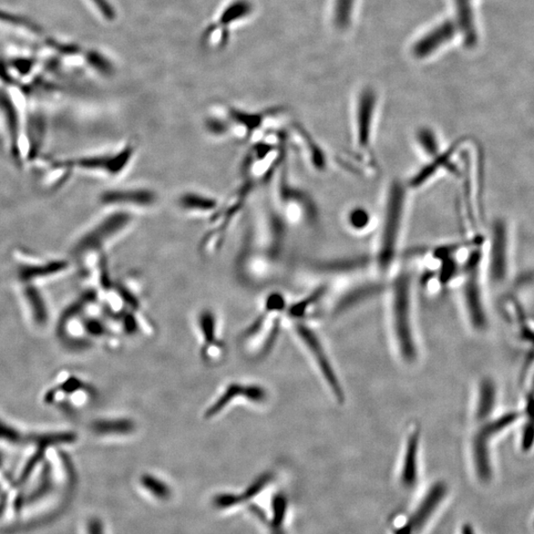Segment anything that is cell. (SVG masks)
<instances>
[{
  "mask_svg": "<svg viewBox=\"0 0 534 534\" xmlns=\"http://www.w3.org/2000/svg\"><path fill=\"white\" fill-rule=\"evenodd\" d=\"M420 434L419 428H414L409 434L406 441L400 483L406 489H412L417 485L419 477V451Z\"/></svg>",
  "mask_w": 534,
  "mask_h": 534,
  "instance_id": "obj_16",
  "label": "cell"
},
{
  "mask_svg": "<svg viewBox=\"0 0 534 534\" xmlns=\"http://www.w3.org/2000/svg\"><path fill=\"white\" fill-rule=\"evenodd\" d=\"M520 418L521 414L519 412H510L495 419L491 418L487 422L481 424L477 431L492 440L511 426L515 425Z\"/></svg>",
  "mask_w": 534,
  "mask_h": 534,
  "instance_id": "obj_20",
  "label": "cell"
},
{
  "mask_svg": "<svg viewBox=\"0 0 534 534\" xmlns=\"http://www.w3.org/2000/svg\"><path fill=\"white\" fill-rule=\"evenodd\" d=\"M455 19L441 20L419 35L410 45V55L416 60H428L448 46L459 34Z\"/></svg>",
  "mask_w": 534,
  "mask_h": 534,
  "instance_id": "obj_8",
  "label": "cell"
},
{
  "mask_svg": "<svg viewBox=\"0 0 534 534\" xmlns=\"http://www.w3.org/2000/svg\"><path fill=\"white\" fill-rule=\"evenodd\" d=\"M380 290H382V287L378 284H365L356 287V289L347 292L341 298V300L336 305L335 311L337 314L344 313L357 304L369 299Z\"/></svg>",
  "mask_w": 534,
  "mask_h": 534,
  "instance_id": "obj_19",
  "label": "cell"
},
{
  "mask_svg": "<svg viewBox=\"0 0 534 534\" xmlns=\"http://www.w3.org/2000/svg\"><path fill=\"white\" fill-rule=\"evenodd\" d=\"M497 398L498 389L494 380L490 377L481 379L475 406V419L479 425L492 418L497 405Z\"/></svg>",
  "mask_w": 534,
  "mask_h": 534,
  "instance_id": "obj_17",
  "label": "cell"
},
{
  "mask_svg": "<svg viewBox=\"0 0 534 534\" xmlns=\"http://www.w3.org/2000/svg\"><path fill=\"white\" fill-rule=\"evenodd\" d=\"M69 269V262L63 260L49 261L45 263L28 265L23 270V280L30 281L55 275Z\"/></svg>",
  "mask_w": 534,
  "mask_h": 534,
  "instance_id": "obj_21",
  "label": "cell"
},
{
  "mask_svg": "<svg viewBox=\"0 0 534 534\" xmlns=\"http://www.w3.org/2000/svg\"><path fill=\"white\" fill-rule=\"evenodd\" d=\"M461 534H475L474 528L469 525H465L461 529Z\"/></svg>",
  "mask_w": 534,
  "mask_h": 534,
  "instance_id": "obj_31",
  "label": "cell"
},
{
  "mask_svg": "<svg viewBox=\"0 0 534 534\" xmlns=\"http://www.w3.org/2000/svg\"><path fill=\"white\" fill-rule=\"evenodd\" d=\"M26 295L29 298L31 306H32L33 308V311L37 318V320L40 322L45 321L47 318L45 305L42 301V298H41L38 291L32 289H29L26 291Z\"/></svg>",
  "mask_w": 534,
  "mask_h": 534,
  "instance_id": "obj_28",
  "label": "cell"
},
{
  "mask_svg": "<svg viewBox=\"0 0 534 534\" xmlns=\"http://www.w3.org/2000/svg\"><path fill=\"white\" fill-rule=\"evenodd\" d=\"M394 330L399 351L407 363L417 358V346L412 327V277L400 273L392 286Z\"/></svg>",
  "mask_w": 534,
  "mask_h": 534,
  "instance_id": "obj_2",
  "label": "cell"
},
{
  "mask_svg": "<svg viewBox=\"0 0 534 534\" xmlns=\"http://www.w3.org/2000/svg\"><path fill=\"white\" fill-rule=\"evenodd\" d=\"M158 201V193L148 188L113 189L99 195V202L105 207L131 213L150 210L156 207Z\"/></svg>",
  "mask_w": 534,
  "mask_h": 534,
  "instance_id": "obj_7",
  "label": "cell"
},
{
  "mask_svg": "<svg viewBox=\"0 0 534 534\" xmlns=\"http://www.w3.org/2000/svg\"><path fill=\"white\" fill-rule=\"evenodd\" d=\"M481 253L476 251L469 256L465 270L466 281L464 286V297L466 313L472 327L476 331H484L487 327V315L478 277Z\"/></svg>",
  "mask_w": 534,
  "mask_h": 534,
  "instance_id": "obj_6",
  "label": "cell"
},
{
  "mask_svg": "<svg viewBox=\"0 0 534 534\" xmlns=\"http://www.w3.org/2000/svg\"><path fill=\"white\" fill-rule=\"evenodd\" d=\"M491 440L476 431L472 439V460L477 478L484 484H488L493 478L491 454Z\"/></svg>",
  "mask_w": 534,
  "mask_h": 534,
  "instance_id": "obj_18",
  "label": "cell"
},
{
  "mask_svg": "<svg viewBox=\"0 0 534 534\" xmlns=\"http://www.w3.org/2000/svg\"><path fill=\"white\" fill-rule=\"evenodd\" d=\"M95 5L98 7L97 9L104 15L107 20H111L115 18V10H113L112 6L108 3V0H92Z\"/></svg>",
  "mask_w": 534,
  "mask_h": 534,
  "instance_id": "obj_30",
  "label": "cell"
},
{
  "mask_svg": "<svg viewBox=\"0 0 534 534\" xmlns=\"http://www.w3.org/2000/svg\"><path fill=\"white\" fill-rule=\"evenodd\" d=\"M418 149L431 160L439 155L440 146L437 133L430 127H419L415 133Z\"/></svg>",
  "mask_w": 534,
  "mask_h": 534,
  "instance_id": "obj_22",
  "label": "cell"
},
{
  "mask_svg": "<svg viewBox=\"0 0 534 534\" xmlns=\"http://www.w3.org/2000/svg\"><path fill=\"white\" fill-rule=\"evenodd\" d=\"M447 494V486L443 481H438L430 487L423 501L419 502L412 517L402 523L403 528L409 531V534H419L422 531Z\"/></svg>",
  "mask_w": 534,
  "mask_h": 534,
  "instance_id": "obj_11",
  "label": "cell"
},
{
  "mask_svg": "<svg viewBox=\"0 0 534 534\" xmlns=\"http://www.w3.org/2000/svg\"><path fill=\"white\" fill-rule=\"evenodd\" d=\"M379 97L372 87H364L357 92L354 106L353 132L359 152L371 156L376 127Z\"/></svg>",
  "mask_w": 534,
  "mask_h": 534,
  "instance_id": "obj_5",
  "label": "cell"
},
{
  "mask_svg": "<svg viewBox=\"0 0 534 534\" xmlns=\"http://www.w3.org/2000/svg\"><path fill=\"white\" fill-rule=\"evenodd\" d=\"M243 397L254 403H261L266 398V391L258 385L231 384L225 390L221 397L208 409L207 416L213 417L221 413V410L229 406L233 400Z\"/></svg>",
  "mask_w": 534,
  "mask_h": 534,
  "instance_id": "obj_15",
  "label": "cell"
},
{
  "mask_svg": "<svg viewBox=\"0 0 534 534\" xmlns=\"http://www.w3.org/2000/svg\"><path fill=\"white\" fill-rule=\"evenodd\" d=\"M199 326L203 335L205 344L215 342L216 321L211 312H204L200 316Z\"/></svg>",
  "mask_w": 534,
  "mask_h": 534,
  "instance_id": "obj_27",
  "label": "cell"
},
{
  "mask_svg": "<svg viewBox=\"0 0 534 534\" xmlns=\"http://www.w3.org/2000/svg\"><path fill=\"white\" fill-rule=\"evenodd\" d=\"M492 280L502 282L508 274V231L504 221H497L493 228L490 259Z\"/></svg>",
  "mask_w": 534,
  "mask_h": 534,
  "instance_id": "obj_12",
  "label": "cell"
},
{
  "mask_svg": "<svg viewBox=\"0 0 534 534\" xmlns=\"http://www.w3.org/2000/svg\"><path fill=\"white\" fill-rule=\"evenodd\" d=\"M134 213L124 210H110L84 234L76 243L74 253L78 258L86 254L106 253L124 235L135 222Z\"/></svg>",
  "mask_w": 534,
  "mask_h": 534,
  "instance_id": "obj_3",
  "label": "cell"
},
{
  "mask_svg": "<svg viewBox=\"0 0 534 534\" xmlns=\"http://www.w3.org/2000/svg\"><path fill=\"white\" fill-rule=\"evenodd\" d=\"M286 302L284 297L280 293H272L265 301V311L267 313L281 312L284 310Z\"/></svg>",
  "mask_w": 534,
  "mask_h": 534,
  "instance_id": "obj_29",
  "label": "cell"
},
{
  "mask_svg": "<svg viewBox=\"0 0 534 534\" xmlns=\"http://www.w3.org/2000/svg\"><path fill=\"white\" fill-rule=\"evenodd\" d=\"M407 201L408 186L399 180L390 182L376 243V264L380 272H388L396 261L404 229Z\"/></svg>",
  "mask_w": 534,
  "mask_h": 534,
  "instance_id": "obj_1",
  "label": "cell"
},
{
  "mask_svg": "<svg viewBox=\"0 0 534 534\" xmlns=\"http://www.w3.org/2000/svg\"><path fill=\"white\" fill-rule=\"evenodd\" d=\"M253 10V6L249 0H235V2L224 8L217 22H215L209 26L205 34L215 32L207 36L210 39L216 34H218V40L216 45H224L227 42L229 27L232 23H237L242 22L244 18L249 17V15L252 14Z\"/></svg>",
  "mask_w": 534,
  "mask_h": 534,
  "instance_id": "obj_13",
  "label": "cell"
},
{
  "mask_svg": "<svg viewBox=\"0 0 534 534\" xmlns=\"http://www.w3.org/2000/svg\"><path fill=\"white\" fill-rule=\"evenodd\" d=\"M296 332L308 347V351H309L314 356L315 362L318 367H319L327 386L330 387L332 393L338 400H340V402H344L345 396L343 387L335 372L330 358L327 357L325 348L320 342V338L318 337L312 328L303 324L297 325Z\"/></svg>",
  "mask_w": 534,
  "mask_h": 534,
  "instance_id": "obj_9",
  "label": "cell"
},
{
  "mask_svg": "<svg viewBox=\"0 0 534 534\" xmlns=\"http://www.w3.org/2000/svg\"><path fill=\"white\" fill-rule=\"evenodd\" d=\"M277 198L282 205L283 214L286 212L298 213L308 224L315 225L318 222V210L309 195L301 189L291 186L285 179L281 180L277 188Z\"/></svg>",
  "mask_w": 534,
  "mask_h": 534,
  "instance_id": "obj_10",
  "label": "cell"
},
{
  "mask_svg": "<svg viewBox=\"0 0 534 534\" xmlns=\"http://www.w3.org/2000/svg\"><path fill=\"white\" fill-rule=\"evenodd\" d=\"M325 292V287H321V289L317 290L315 292H313V294L306 297L305 299L293 304L290 308L289 311L291 318H294V319H299V318H302L306 314L308 308L314 305L318 300L321 299Z\"/></svg>",
  "mask_w": 534,
  "mask_h": 534,
  "instance_id": "obj_26",
  "label": "cell"
},
{
  "mask_svg": "<svg viewBox=\"0 0 534 534\" xmlns=\"http://www.w3.org/2000/svg\"><path fill=\"white\" fill-rule=\"evenodd\" d=\"M273 520L272 522L274 534H284V523L289 511V502L283 494L276 495L273 501Z\"/></svg>",
  "mask_w": 534,
  "mask_h": 534,
  "instance_id": "obj_25",
  "label": "cell"
},
{
  "mask_svg": "<svg viewBox=\"0 0 534 534\" xmlns=\"http://www.w3.org/2000/svg\"><path fill=\"white\" fill-rule=\"evenodd\" d=\"M180 209L193 217H208L218 212L220 204L211 195L198 191H186L178 199Z\"/></svg>",
  "mask_w": 534,
  "mask_h": 534,
  "instance_id": "obj_14",
  "label": "cell"
},
{
  "mask_svg": "<svg viewBox=\"0 0 534 534\" xmlns=\"http://www.w3.org/2000/svg\"><path fill=\"white\" fill-rule=\"evenodd\" d=\"M135 153V147L132 143H128L116 152L82 156L67 160L64 163L70 171L78 170L91 174V176L115 179L128 170Z\"/></svg>",
  "mask_w": 534,
  "mask_h": 534,
  "instance_id": "obj_4",
  "label": "cell"
},
{
  "mask_svg": "<svg viewBox=\"0 0 534 534\" xmlns=\"http://www.w3.org/2000/svg\"><path fill=\"white\" fill-rule=\"evenodd\" d=\"M345 224L354 233H364L373 224V216L364 207H354L345 214Z\"/></svg>",
  "mask_w": 534,
  "mask_h": 534,
  "instance_id": "obj_23",
  "label": "cell"
},
{
  "mask_svg": "<svg viewBox=\"0 0 534 534\" xmlns=\"http://www.w3.org/2000/svg\"><path fill=\"white\" fill-rule=\"evenodd\" d=\"M133 428L134 425L128 419L98 420L92 426V429L98 435L130 434Z\"/></svg>",
  "mask_w": 534,
  "mask_h": 534,
  "instance_id": "obj_24",
  "label": "cell"
}]
</instances>
